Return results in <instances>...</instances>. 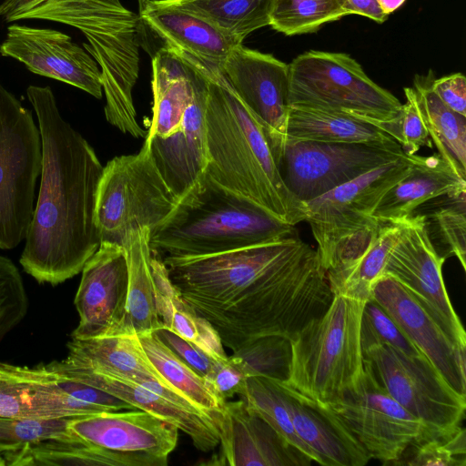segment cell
Returning a JSON list of instances; mask_svg holds the SVG:
<instances>
[{"instance_id":"cell-13","label":"cell","mask_w":466,"mask_h":466,"mask_svg":"<svg viewBox=\"0 0 466 466\" xmlns=\"http://www.w3.org/2000/svg\"><path fill=\"white\" fill-rule=\"evenodd\" d=\"M66 429L106 466H166L178 439L175 425L138 409L72 417Z\"/></svg>"},{"instance_id":"cell-16","label":"cell","mask_w":466,"mask_h":466,"mask_svg":"<svg viewBox=\"0 0 466 466\" xmlns=\"http://www.w3.org/2000/svg\"><path fill=\"white\" fill-rule=\"evenodd\" d=\"M231 88L262 124L278 162L289 110V65L272 55L236 46L219 68Z\"/></svg>"},{"instance_id":"cell-42","label":"cell","mask_w":466,"mask_h":466,"mask_svg":"<svg viewBox=\"0 0 466 466\" xmlns=\"http://www.w3.org/2000/svg\"><path fill=\"white\" fill-rule=\"evenodd\" d=\"M28 298L22 276L13 261L0 255V340L25 318Z\"/></svg>"},{"instance_id":"cell-50","label":"cell","mask_w":466,"mask_h":466,"mask_svg":"<svg viewBox=\"0 0 466 466\" xmlns=\"http://www.w3.org/2000/svg\"><path fill=\"white\" fill-rule=\"evenodd\" d=\"M0 466H5V461L1 454H0Z\"/></svg>"},{"instance_id":"cell-47","label":"cell","mask_w":466,"mask_h":466,"mask_svg":"<svg viewBox=\"0 0 466 466\" xmlns=\"http://www.w3.org/2000/svg\"><path fill=\"white\" fill-rule=\"evenodd\" d=\"M350 15H360L382 24L389 15L378 0H345Z\"/></svg>"},{"instance_id":"cell-9","label":"cell","mask_w":466,"mask_h":466,"mask_svg":"<svg viewBox=\"0 0 466 466\" xmlns=\"http://www.w3.org/2000/svg\"><path fill=\"white\" fill-rule=\"evenodd\" d=\"M42 169V141L32 111L0 83V248L25 239Z\"/></svg>"},{"instance_id":"cell-27","label":"cell","mask_w":466,"mask_h":466,"mask_svg":"<svg viewBox=\"0 0 466 466\" xmlns=\"http://www.w3.org/2000/svg\"><path fill=\"white\" fill-rule=\"evenodd\" d=\"M67 349L66 360L76 365L130 380H155L167 386L143 355L135 336L72 339Z\"/></svg>"},{"instance_id":"cell-15","label":"cell","mask_w":466,"mask_h":466,"mask_svg":"<svg viewBox=\"0 0 466 466\" xmlns=\"http://www.w3.org/2000/svg\"><path fill=\"white\" fill-rule=\"evenodd\" d=\"M445 260L428 237L424 216L414 214L391 248L383 274L400 283L451 340L459 348L466 349V333L442 278Z\"/></svg>"},{"instance_id":"cell-40","label":"cell","mask_w":466,"mask_h":466,"mask_svg":"<svg viewBox=\"0 0 466 466\" xmlns=\"http://www.w3.org/2000/svg\"><path fill=\"white\" fill-rule=\"evenodd\" d=\"M400 459L405 461L400 464L411 466H465V430L460 426L447 435L412 445Z\"/></svg>"},{"instance_id":"cell-10","label":"cell","mask_w":466,"mask_h":466,"mask_svg":"<svg viewBox=\"0 0 466 466\" xmlns=\"http://www.w3.org/2000/svg\"><path fill=\"white\" fill-rule=\"evenodd\" d=\"M364 361L379 383L432 438L461 426L466 396L457 392L424 355H410L386 343L362 348Z\"/></svg>"},{"instance_id":"cell-8","label":"cell","mask_w":466,"mask_h":466,"mask_svg":"<svg viewBox=\"0 0 466 466\" xmlns=\"http://www.w3.org/2000/svg\"><path fill=\"white\" fill-rule=\"evenodd\" d=\"M177 202L147 146L137 154L112 158L104 167L96 196L100 244L124 248L132 231L148 228L151 232Z\"/></svg>"},{"instance_id":"cell-37","label":"cell","mask_w":466,"mask_h":466,"mask_svg":"<svg viewBox=\"0 0 466 466\" xmlns=\"http://www.w3.org/2000/svg\"><path fill=\"white\" fill-rule=\"evenodd\" d=\"M70 401L17 383L0 381V417L31 420L71 418Z\"/></svg>"},{"instance_id":"cell-38","label":"cell","mask_w":466,"mask_h":466,"mask_svg":"<svg viewBox=\"0 0 466 466\" xmlns=\"http://www.w3.org/2000/svg\"><path fill=\"white\" fill-rule=\"evenodd\" d=\"M232 355L238 360L247 377L261 376L286 380L291 358L290 341L282 337L259 338Z\"/></svg>"},{"instance_id":"cell-45","label":"cell","mask_w":466,"mask_h":466,"mask_svg":"<svg viewBox=\"0 0 466 466\" xmlns=\"http://www.w3.org/2000/svg\"><path fill=\"white\" fill-rule=\"evenodd\" d=\"M247 378L239 362L231 354L227 359L216 362L206 382L218 399L226 401L227 399L238 394Z\"/></svg>"},{"instance_id":"cell-36","label":"cell","mask_w":466,"mask_h":466,"mask_svg":"<svg viewBox=\"0 0 466 466\" xmlns=\"http://www.w3.org/2000/svg\"><path fill=\"white\" fill-rule=\"evenodd\" d=\"M465 195L450 198V203L424 216L428 237L437 253L447 258L455 256L466 270Z\"/></svg>"},{"instance_id":"cell-32","label":"cell","mask_w":466,"mask_h":466,"mask_svg":"<svg viewBox=\"0 0 466 466\" xmlns=\"http://www.w3.org/2000/svg\"><path fill=\"white\" fill-rule=\"evenodd\" d=\"M0 381L21 384L52 395L71 396L94 404L104 411L122 410L127 408L124 400L67 377L51 362L28 367L0 360Z\"/></svg>"},{"instance_id":"cell-7","label":"cell","mask_w":466,"mask_h":466,"mask_svg":"<svg viewBox=\"0 0 466 466\" xmlns=\"http://www.w3.org/2000/svg\"><path fill=\"white\" fill-rule=\"evenodd\" d=\"M289 69V107L338 112L372 125L391 120L401 108L347 54L310 50L294 58Z\"/></svg>"},{"instance_id":"cell-17","label":"cell","mask_w":466,"mask_h":466,"mask_svg":"<svg viewBox=\"0 0 466 466\" xmlns=\"http://www.w3.org/2000/svg\"><path fill=\"white\" fill-rule=\"evenodd\" d=\"M81 272L74 300L79 321L71 338L119 336L128 297L129 275L125 249L100 244Z\"/></svg>"},{"instance_id":"cell-25","label":"cell","mask_w":466,"mask_h":466,"mask_svg":"<svg viewBox=\"0 0 466 466\" xmlns=\"http://www.w3.org/2000/svg\"><path fill=\"white\" fill-rule=\"evenodd\" d=\"M463 194H466V180L438 154L416 155L409 173L383 195L372 217L382 222L402 221L431 199Z\"/></svg>"},{"instance_id":"cell-26","label":"cell","mask_w":466,"mask_h":466,"mask_svg":"<svg viewBox=\"0 0 466 466\" xmlns=\"http://www.w3.org/2000/svg\"><path fill=\"white\" fill-rule=\"evenodd\" d=\"M156 310L163 327L193 342L216 360L228 358L213 326L183 298L169 279L164 262L152 253Z\"/></svg>"},{"instance_id":"cell-28","label":"cell","mask_w":466,"mask_h":466,"mask_svg":"<svg viewBox=\"0 0 466 466\" xmlns=\"http://www.w3.org/2000/svg\"><path fill=\"white\" fill-rule=\"evenodd\" d=\"M434 73L415 75L413 89L422 120L438 155L466 180V116L448 107L432 89Z\"/></svg>"},{"instance_id":"cell-30","label":"cell","mask_w":466,"mask_h":466,"mask_svg":"<svg viewBox=\"0 0 466 466\" xmlns=\"http://www.w3.org/2000/svg\"><path fill=\"white\" fill-rule=\"evenodd\" d=\"M285 139L399 146L384 131L363 120L338 112L293 106L289 110Z\"/></svg>"},{"instance_id":"cell-41","label":"cell","mask_w":466,"mask_h":466,"mask_svg":"<svg viewBox=\"0 0 466 466\" xmlns=\"http://www.w3.org/2000/svg\"><path fill=\"white\" fill-rule=\"evenodd\" d=\"M406 101L399 114L390 121L380 122L374 126L391 137L407 156L416 155L421 147H432L426 126L422 120L415 91L405 87Z\"/></svg>"},{"instance_id":"cell-1","label":"cell","mask_w":466,"mask_h":466,"mask_svg":"<svg viewBox=\"0 0 466 466\" xmlns=\"http://www.w3.org/2000/svg\"><path fill=\"white\" fill-rule=\"evenodd\" d=\"M161 260L183 298L232 352L263 337L290 341L334 296L317 250L296 236Z\"/></svg>"},{"instance_id":"cell-18","label":"cell","mask_w":466,"mask_h":466,"mask_svg":"<svg viewBox=\"0 0 466 466\" xmlns=\"http://www.w3.org/2000/svg\"><path fill=\"white\" fill-rule=\"evenodd\" d=\"M0 55L23 63L34 74L66 83L96 98L102 97L98 64L65 33L13 24L0 45Z\"/></svg>"},{"instance_id":"cell-20","label":"cell","mask_w":466,"mask_h":466,"mask_svg":"<svg viewBox=\"0 0 466 466\" xmlns=\"http://www.w3.org/2000/svg\"><path fill=\"white\" fill-rule=\"evenodd\" d=\"M219 452L210 464L230 466H307L310 460L290 445L242 400L225 401L217 425Z\"/></svg>"},{"instance_id":"cell-24","label":"cell","mask_w":466,"mask_h":466,"mask_svg":"<svg viewBox=\"0 0 466 466\" xmlns=\"http://www.w3.org/2000/svg\"><path fill=\"white\" fill-rule=\"evenodd\" d=\"M140 24L164 43L206 64L221 67L240 43L170 0H138Z\"/></svg>"},{"instance_id":"cell-23","label":"cell","mask_w":466,"mask_h":466,"mask_svg":"<svg viewBox=\"0 0 466 466\" xmlns=\"http://www.w3.org/2000/svg\"><path fill=\"white\" fill-rule=\"evenodd\" d=\"M408 219L379 221L374 227L350 238L339 248L326 270L333 295L363 302L371 299L373 288L383 275L390 252Z\"/></svg>"},{"instance_id":"cell-33","label":"cell","mask_w":466,"mask_h":466,"mask_svg":"<svg viewBox=\"0 0 466 466\" xmlns=\"http://www.w3.org/2000/svg\"><path fill=\"white\" fill-rule=\"evenodd\" d=\"M243 43L253 31L269 25L274 0H170Z\"/></svg>"},{"instance_id":"cell-6","label":"cell","mask_w":466,"mask_h":466,"mask_svg":"<svg viewBox=\"0 0 466 466\" xmlns=\"http://www.w3.org/2000/svg\"><path fill=\"white\" fill-rule=\"evenodd\" d=\"M365 302L334 295L328 309L290 340L291 387L329 405L357 389L364 375L360 323Z\"/></svg>"},{"instance_id":"cell-49","label":"cell","mask_w":466,"mask_h":466,"mask_svg":"<svg viewBox=\"0 0 466 466\" xmlns=\"http://www.w3.org/2000/svg\"><path fill=\"white\" fill-rule=\"evenodd\" d=\"M384 11L390 15L400 7L406 0H378Z\"/></svg>"},{"instance_id":"cell-19","label":"cell","mask_w":466,"mask_h":466,"mask_svg":"<svg viewBox=\"0 0 466 466\" xmlns=\"http://www.w3.org/2000/svg\"><path fill=\"white\" fill-rule=\"evenodd\" d=\"M371 299L396 322L410 341L430 360L446 381L466 396V349L459 348L409 291L383 274Z\"/></svg>"},{"instance_id":"cell-46","label":"cell","mask_w":466,"mask_h":466,"mask_svg":"<svg viewBox=\"0 0 466 466\" xmlns=\"http://www.w3.org/2000/svg\"><path fill=\"white\" fill-rule=\"evenodd\" d=\"M432 89L448 107L466 116V79L461 73L435 77Z\"/></svg>"},{"instance_id":"cell-43","label":"cell","mask_w":466,"mask_h":466,"mask_svg":"<svg viewBox=\"0 0 466 466\" xmlns=\"http://www.w3.org/2000/svg\"><path fill=\"white\" fill-rule=\"evenodd\" d=\"M386 343L410 355H423L404 335L391 317L372 299L365 302L361 323V348Z\"/></svg>"},{"instance_id":"cell-35","label":"cell","mask_w":466,"mask_h":466,"mask_svg":"<svg viewBox=\"0 0 466 466\" xmlns=\"http://www.w3.org/2000/svg\"><path fill=\"white\" fill-rule=\"evenodd\" d=\"M350 15L345 0H274L269 25L286 35L314 33Z\"/></svg>"},{"instance_id":"cell-4","label":"cell","mask_w":466,"mask_h":466,"mask_svg":"<svg viewBox=\"0 0 466 466\" xmlns=\"http://www.w3.org/2000/svg\"><path fill=\"white\" fill-rule=\"evenodd\" d=\"M294 226L232 192L206 173L150 232L159 258H197L295 236Z\"/></svg>"},{"instance_id":"cell-44","label":"cell","mask_w":466,"mask_h":466,"mask_svg":"<svg viewBox=\"0 0 466 466\" xmlns=\"http://www.w3.org/2000/svg\"><path fill=\"white\" fill-rule=\"evenodd\" d=\"M153 332L184 363L205 380L208 379L218 360L212 359L193 342L178 336L163 326Z\"/></svg>"},{"instance_id":"cell-3","label":"cell","mask_w":466,"mask_h":466,"mask_svg":"<svg viewBox=\"0 0 466 466\" xmlns=\"http://www.w3.org/2000/svg\"><path fill=\"white\" fill-rule=\"evenodd\" d=\"M208 80L206 174L279 219L305 221L304 204L286 187L273 144L220 69L195 58Z\"/></svg>"},{"instance_id":"cell-31","label":"cell","mask_w":466,"mask_h":466,"mask_svg":"<svg viewBox=\"0 0 466 466\" xmlns=\"http://www.w3.org/2000/svg\"><path fill=\"white\" fill-rule=\"evenodd\" d=\"M149 236L148 228L134 230L124 247L129 281L127 315L119 336L154 331L163 326L156 310Z\"/></svg>"},{"instance_id":"cell-48","label":"cell","mask_w":466,"mask_h":466,"mask_svg":"<svg viewBox=\"0 0 466 466\" xmlns=\"http://www.w3.org/2000/svg\"><path fill=\"white\" fill-rule=\"evenodd\" d=\"M46 0H4L0 5V16L5 22L21 20L23 15Z\"/></svg>"},{"instance_id":"cell-22","label":"cell","mask_w":466,"mask_h":466,"mask_svg":"<svg viewBox=\"0 0 466 466\" xmlns=\"http://www.w3.org/2000/svg\"><path fill=\"white\" fill-rule=\"evenodd\" d=\"M274 380L283 394L297 435L314 454L316 462L325 466H364L369 462L366 450L332 409L285 380Z\"/></svg>"},{"instance_id":"cell-21","label":"cell","mask_w":466,"mask_h":466,"mask_svg":"<svg viewBox=\"0 0 466 466\" xmlns=\"http://www.w3.org/2000/svg\"><path fill=\"white\" fill-rule=\"evenodd\" d=\"M52 365L67 377L104 390L131 405L175 425L186 433L194 446L204 452L219 444L216 423L196 410L170 400L159 393L130 380L97 372L67 361L55 360Z\"/></svg>"},{"instance_id":"cell-11","label":"cell","mask_w":466,"mask_h":466,"mask_svg":"<svg viewBox=\"0 0 466 466\" xmlns=\"http://www.w3.org/2000/svg\"><path fill=\"white\" fill-rule=\"evenodd\" d=\"M416 155H404L304 203L305 221L325 270L339 248L379 223L372 213L383 195L405 177Z\"/></svg>"},{"instance_id":"cell-14","label":"cell","mask_w":466,"mask_h":466,"mask_svg":"<svg viewBox=\"0 0 466 466\" xmlns=\"http://www.w3.org/2000/svg\"><path fill=\"white\" fill-rule=\"evenodd\" d=\"M348 426L370 459L396 464L412 445L431 439L427 427L379 383L364 361L360 386L329 404Z\"/></svg>"},{"instance_id":"cell-5","label":"cell","mask_w":466,"mask_h":466,"mask_svg":"<svg viewBox=\"0 0 466 466\" xmlns=\"http://www.w3.org/2000/svg\"><path fill=\"white\" fill-rule=\"evenodd\" d=\"M22 19H44L80 30L84 48L101 71L106 120L136 138L147 132L137 120L132 91L139 72L137 15L120 0H46Z\"/></svg>"},{"instance_id":"cell-12","label":"cell","mask_w":466,"mask_h":466,"mask_svg":"<svg viewBox=\"0 0 466 466\" xmlns=\"http://www.w3.org/2000/svg\"><path fill=\"white\" fill-rule=\"evenodd\" d=\"M405 154L400 146L285 139L279 171L303 204Z\"/></svg>"},{"instance_id":"cell-29","label":"cell","mask_w":466,"mask_h":466,"mask_svg":"<svg viewBox=\"0 0 466 466\" xmlns=\"http://www.w3.org/2000/svg\"><path fill=\"white\" fill-rule=\"evenodd\" d=\"M133 336L147 360L167 386L218 425L225 401L215 395L206 380L184 363L153 331Z\"/></svg>"},{"instance_id":"cell-39","label":"cell","mask_w":466,"mask_h":466,"mask_svg":"<svg viewBox=\"0 0 466 466\" xmlns=\"http://www.w3.org/2000/svg\"><path fill=\"white\" fill-rule=\"evenodd\" d=\"M69 419L31 420L0 417V454L42 441H76L66 429Z\"/></svg>"},{"instance_id":"cell-2","label":"cell","mask_w":466,"mask_h":466,"mask_svg":"<svg viewBox=\"0 0 466 466\" xmlns=\"http://www.w3.org/2000/svg\"><path fill=\"white\" fill-rule=\"evenodd\" d=\"M26 95L40 130L42 169L20 264L39 283L56 286L80 273L100 246L96 204L104 166L62 117L49 86H29Z\"/></svg>"},{"instance_id":"cell-34","label":"cell","mask_w":466,"mask_h":466,"mask_svg":"<svg viewBox=\"0 0 466 466\" xmlns=\"http://www.w3.org/2000/svg\"><path fill=\"white\" fill-rule=\"evenodd\" d=\"M238 395L290 445L315 461L314 454L297 435L283 394L273 379L248 377Z\"/></svg>"}]
</instances>
